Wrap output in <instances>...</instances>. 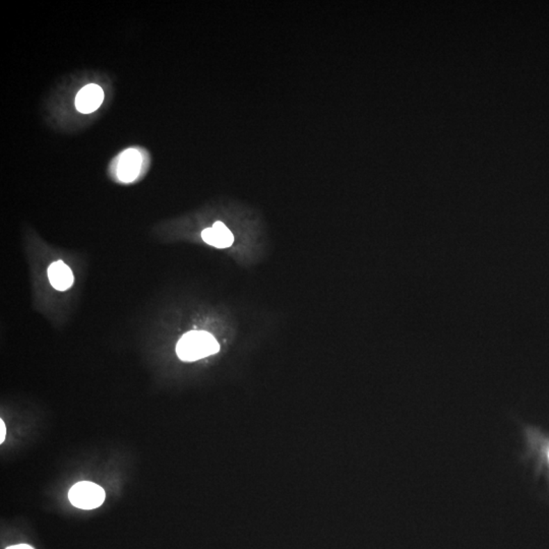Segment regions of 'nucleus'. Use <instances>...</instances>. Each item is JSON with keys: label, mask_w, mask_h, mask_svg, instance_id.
Segmentation results:
<instances>
[{"label": "nucleus", "mask_w": 549, "mask_h": 549, "mask_svg": "<svg viewBox=\"0 0 549 549\" xmlns=\"http://www.w3.org/2000/svg\"><path fill=\"white\" fill-rule=\"evenodd\" d=\"M219 343L208 332L191 331L183 335L176 346V353L183 361H196L218 353Z\"/></svg>", "instance_id": "nucleus-1"}, {"label": "nucleus", "mask_w": 549, "mask_h": 549, "mask_svg": "<svg viewBox=\"0 0 549 549\" xmlns=\"http://www.w3.org/2000/svg\"><path fill=\"white\" fill-rule=\"evenodd\" d=\"M105 491L100 485L90 482L74 484L68 493L72 506L81 510H94L102 506L105 500Z\"/></svg>", "instance_id": "nucleus-2"}, {"label": "nucleus", "mask_w": 549, "mask_h": 549, "mask_svg": "<svg viewBox=\"0 0 549 549\" xmlns=\"http://www.w3.org/2000/svg\"><path fill=\"white\" fill-rule=\"evenodd\" d=\"M143 157L140 152L129 149L119 156L118 165V180L121 182L129 183L136 180L142 168Z\"/></svg>", "instance_id": "nucleus-3"}, {"label": "nucleus", "mask_w": 549, "mask_h": 549, "mask_svg": "<svg viewBox=\"0 0 549 549\" xmlns=\"http://www.w3.org/2000/svg\"><path fill=\"white\" fill-rule=\"evenodd\" d=\"M104 100V92L100 86L90 83L77 95L76 107L81 113L90 114L96 111Z\"/></svg>", "instance_id": "nucleus-4"}, {"label": "nucleus", "mask_w": 549, "mask_h": 549, "mask_svg": "<svg viewBox=\"0 0 549 549\" xmlns=\"http://www.w3.org/2000/svg\"><path fill=\"white\" fill-rule=\"evenodd\" d=\"M202 238L206 244L217 248H227L234 241L232 232L222 222H216L211 228L205 229Z\"/></svg>", "instance_id": "nucleus-5"}, {"label": "nucleus", "mask_w": 549, "mask_h": 549, "mask_svg": "<svg viewBox=\"0 0 549 549\" xmlns=\"http://www.w3.org/2000/svg\"><path fill=\"white\" fill-rule=\"evenodd\" d=\"M48 278L53 287L59 291L67 290L74 283V275L70 266L63 261H57L48 268Z\"/></svg>", "instance_id": "nucleus-6"}, {"label": "nucleus", "mask_w": 549, "mask_h": 549, "mask_svg": "<svg viewBox=\"0 0 549 549\" xmlns=\"http://www.w3.org/2000/svg\"><path fill=\"white\" fill-rule=\"evenodd\" d=\"M6 436V427L4 424L3 420H0V444L4 442Z\"/></svg>", "instance_id": "nucleus-7"}, {"label": "nucleus", "mask_w": 549, "mask_h": 549, "mask_svg": "<svg viewBox=\"0 0 549 549\" xmlns=\"http://www.w3.org/2000/svg\"><path fill=\"white\" fill-rule=\"evenodd\" d=\"M6 549H34L28 544H17V546H8Z\"/></svg>", "instance_id": "nucleus-8"}]
</instances>
